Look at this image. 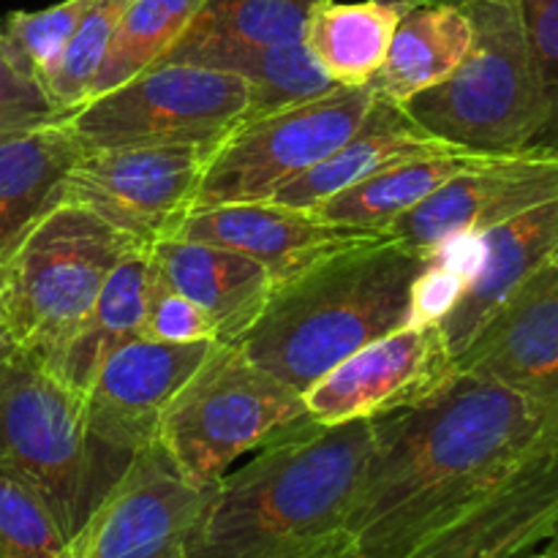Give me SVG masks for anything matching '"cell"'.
<instances>
[{"mask_svg":"<svg viewBox=\"0 0 558 558\" xmlns=\"http://www.w3.org/2000/svg\"><path fill=\"white\" fill-rule=\"evenodd\" d=\"M556 441L558 409L456 371L425 401L376 420L349 518L352 558L403 556Z\"/></svg>","mask_w":558,"mask_h":558,"instance_id":"cell-1","label":"cell"},{"mask_svg":"<svg viewBox=\"0 0 558 558\" xmlns=\"http://www.w3.org/2000/svg\"><path fill=\"white\" fill-rule=\"evenodd\" d=\"M374 447L376 420L305 414L218 480L189 558H352L349 518Z\"/></svg>","mask_w":558,"mask_h":558,"instance_id":"cell-2","label":"cell"},{"mask_svg":"<svg viewBox=\"0 0 558 558\" xmlns=\"http://www.w3.org/2000/svg\"><path fill=\"white\" fill-rule=\"evenodd\" d=\"M428 262L390 238L332 251L272 287L238 347L305 392L365 343L412 322L414 283Z\"/></svg>","mask_w":558,"mask_h":558,"instance_id":"cell-3","label":"cell"},{"mask_svg":"<svg viewBox=\"0 0 558 558\" xmlns=\"http://www.w3.org/2000/svg\"><path fill=\"white\" fill-rule=\"evenodd\" d=\"M125 463L93 439L76 387L20 349L0 357V474L41 496L65 537L80 532Z\"/></svg>","mask_w":558,"mask_h":558,"instance_id":"cell-4","label":"cell"},{"mask_svg":"<svg viewBox=\"0 0 558 558\" xmlns=\"http://www.w3.org/2000/svg\"><path fill=\"white\" fill-rule=\"evenodd\" d=\"M472 47L441 85L403 104L409 118L458 150H532L545 107L518 0H463Z\"/></svg>","mask_w":558,"mask_h":558,"instance_id":"cell-5","label":"cell"},{"mask_svg":"<svg viewBox=\"0 0 558 558\" xmlns=\"http://www.w3.org/2000/svg\"><path fill=\"white\" fill-rule=\"evenodd\" d=\"M134 243L76 202H60L0 262V327L52 368Z\"/></svg>","mask_w":558,"mask_h":558,"instance_id":"cell-6","label":"cell"},{"mask_svg":"<svg viewBox=\"0 0 558 558\" xmlns=\"http://www.w3.org/2000/svg\"><path fill=\"white\" fill-rule=\"evenodd\" d=\"M303 392L218 341L169 403L158 445L199 485H216L234 461L305 417Z\"/></svg>","mask_w":558,"mask_h":558,"instance_id":"cell-7","label":"cell"},{"mask_svg":"<svg viewBox=\"0 0 558 558\" xmlns=\"http://www.w3.org/2000/svg\"><path fill=\"white\" fill-rule=\"evenodd\" d=\"M248 82L199 63L161 60L65 114L85 150L194 145L216 150L248 114Z\"/></svg>","mask_w":558,"mask_h":558,"instance_id":"cell-8","label":"cell"},{"mask_svg":"<svg viewBox=\"0 0 558 558\" xmlns=\"http://www.w3.org/2000/svg\"><path fill=\"white\" fill-rule=\"evenodd\" d=\"M374 101L371 85H338L325 96L243 120L213 150L191 210L270 199L338 150L363 125Z\"/></svg>","mask_w":558,"mask_h":558,"instance_id":"cell-9","label":"cell"},{"mask_svg":"<svg viewBox=\"0 0 558 558\" xmlns=\"http://www.w3.org/2000/svg\"><path fill=\"white\" fill-rule=\"evenodd\" d=\"M216 485H199L161 445L131 456L58 558H189Z\"/></svg>","mask_w":558,"mask_h":558,"instance_id":"cell-10","label":"cell"},{"mask_svg":"<svg viewBox=\"0 0 558 558\" xmlns=\"http://www.w3.org/2000/svg\"><path fill=\"white\" fill-rule=\"evenodd\" d=\"M213 150L194 145H123L85 150L65 180V202L87 207L140 245L178 232L194 207Z\"/></svg>","mask_w":558,"mask_h":558,"instance_id":"cell-11","label":"cell"},{"mask_svg":"<svg viewBox=\"0 0 558 558\" xmlns=\"http://www.w3.org/2000/svg\"><path fill=\"white\" fill-rule=\"evenodd\" d=\"M452 357L439 322H409L319 376L303 392L305 412L325 425L403 412L456 374Z\"/></svg>","mask_w":558,"mask_h":558,"instance_id":"cell-12","label":"cell"},{"mask_svg":"<svg viewBox=\"0 0 558 558\" xmlns=\"http://www.w3.org/2000/svg\"><path fill=\"white\" fill-rule=\"evenodd\" d=\"M216 343L136 338L109 354L85 390L93 439L123 461H131V456L156 445L169 403L205 363Z\"/></svg>","mask_w":558,"mask_h":558,"instance_id":"cell-13","label":"cell"},{"mask_svg":"<svg viewBox=\"0 0 558 558\" xmlns=\"http://www.w3.org/2000/svg\"><path fill=\"white\" fill-rule=\"evenodd\" d=\"M458 374L496 381L558 409V270L526 278L452 357Z\"/></svg>","mask_w":558,"mask_h":558,"instance_id":"cell-14","label":"cell"},{"mask_svg":"<svg viewBox=\"0 0 558 558\" xmlns=\"http://www.w3.org/2000/svg\"><path fill=\"white\" fill-rule=\"evenodd\" d=\"M558 512V441L510 483L398 558H521L548 539Z\"/></svg>","mask_w":558,"mask_h":558,"instance_id":"cell-15","label":"cell"},{"mask_svg":"<svg viewBox=\"0 0 558 558\" xmlns=\"http://www.w3.org/2000/svg\"><path fill=\"white\" fill-rule=\"evenodd\" d=\"M172 238L199 240V243L238 251L265 265L272 281L278 283L332 251L376 240L381 234L330 227L308 210H294L272 199H262L191 210Z\"/></svg>","mask_w":558,"mask_h":558,"instance_id":"cell-16","label":"cell"},{"mask_svg":"<svg viewBox=\"0 0 558 558\" xmlns=\"http://www.w3.org/2000/svg\"><path fill=\"white\" fill-rule=\"evenodd\" d=\"M477 262L445 319L439 322L452 354L461 352L483 322L526 281L554 262L558 251V196L488 232L477 234Z\"/></svg>","mask_w":558,"mask_h":558,"instance_id":"cell-17","label":"cell"},{"mask_svg":"<svg viewBox=\"0 0 558 558\" xmlns=\"http://www.w3.org/2000/svg\"><path fill=\"white\" fill-rule=\"evenodd\" d=\"M158 272L216 327L218 341L238 343L270 300V270L238 251L199 240L167 238L150 245Z\"/></svg>","mask_w":558,"mask_h":558,"instance_id":"cell-18","label":"cell"},{"mask_svg":"<svg viewBox=\"0 0 558 558\" xmlns=\"http://www.w3.org/2000/svg\"><path fill=\"white\" fill-rule=\"evenodd\" d=\"M445 150H458V147L447 145V142L436 140L434 134L420 129L401 104L376 96L363 125L338 150H332L308 172L276 191L270 199L278 205L294 207V210L311 213L316 205L330 199L332 194L381 172V169L396 167L409 158L434 156V153Z\"/></svg>","mask_w":558,"mask_h":558,"instance_id":"cell-19","label":"cell"},{"mask_svg":"<svg viewBox=\"0 0 558 558\" xmlns=\"http://www.w3.org/2000/svg\"><path fill=\"white\" fill-rule=\"evenodd\" d=\"M82 153L65 118L0 140V262L63 202L65 180Z\"/></svg>","mask_w":558,"mask_h":558,"instance_id":"cell-20","label":"cell"},{"mask_svg":"<svg viewBox=\"0 0 558 558\" xmlns=\"http://www.w3.org/2000/svg\"><path fill=\"white\" fill-rule=\"evenodd\" d=\"M163 60L210 65V69H223L243 76L248 82L251 93L245 120L262 118V114L292 107V104L325 96L332 87H338L316 63L303 38L278 44H254L238 41V38L183 36Z\"/></svg>","mask_w":558,"mask_h":558,"instance_id":"cell-21","label":"cell"},{"mask_svg":"<svg viewBox=\"0 0 558 558\" xmlns=\"http://www.w3.org/2000/svg\"><path fill=\"white\" fill-rule=\"evenodd\" d=\"M469 47L472 22L461 3L403 9L385 63L368 85L376 96L403 107L420 93L441 85L461 65Z\"/></svg>","mask_w":558,"mask_h":558,"instance_id":"cell-22","label":"cell"},{"mask_svg":"<svg viewBox=\"0 0 558 558\" xmlns=\"http://www.w3.org/2000/svg\"><path fill=\"white\" fill-rule=\"evenodd\" d=\"M153 281L150 248H134L104 283L93 308L52 363L60 379L85 396L104 360L125 343L145 338V305Z\"/></svg>","mask_w":558,"mask_h":558,"instance_id":"cell-23","label":"cell"},{"mask_svg":"<svg viewBox=\"0 0 558 558\" xmlns=\"http://www.w3.org/2000/svg\"><path fill=\"white\" fill-rule=\"evenodd\" d=\"M480 156L485 153L445 150L434 153V156L409 158V161L381 169V172L338 191L311 213L330 227H347L385 238V232L398 218L414 210L441 183H447L452 174L466 169Z\"/></svg>","mask_w":558,"mask_h":558,"instance_id":"cell-24","label":"cell"},{"mask_svg":"<svg viewBox=\"0 0 558 558\" xmlns=\"http://www.w3.org/2000/svg\"><path fill=\"white\" fill-rule=\"evenodd\" d=\"M403 9L381 0H322L311 9L303 41L336 85L363 87L381 69Z\"/></svg>","mask_w":558,"mask_h":558,"instance_id":"cell-25","label":"cell"},{"mask_svg":"<svg viewBox=\"0 0 558 558\" xmlns=\"http://www.w3.org/2000/svg\"><path fill=\"white\" fill-rule=\"evenodd\" d=\"M205 5L207 0H131L87 98L101 96L140 71L161 63L174 44L189 33Z\"/></svg>","mask_w":558,"mask_h":558,"instance_id":"cell-26","label":"cell"},{"mask_svg":"<svg viewBox=\"0 0 558 558\" xmlns=\"http://www.w3.org/2000/svg\"><path fill=\"white\" fill-rule=\"evenodd\" d=\"M322 0H207L185 36L238 38V41H298L311 9Z\"/></svg>","mask_w":558,"mask_h":558,"instance_id":"cell-27","label":"cell"},{"mask_svg":"<svg viewBox=\"0 0 558 558\" xmlns=\"http://www.w3.org/2000/svg\"><path fill=\"white\" fill-rule=\"evenodd\" d=\"M129 5L131 0H96L82 25L76 27L63 58L58 60L52 74L44 80L49 98L63 114L74 112L76 107L87 101V93H90L93 80L101 69L109 41H112Z\"/></svg>","mask_w":558,"mask_h":558,"instance_id":"cell-28","label":"cell"},{"mask_svg":"<svg viewBox=\"0 0 558 558\" xmlns=\"http://www.w3.org/2000/svg\"><path fill=\"white\" fill-rule=\"evenodd\" d=\"M65 543L41 496L0 474V558H58Z\"/></svg>","mask_w":558,"mask_h":558,"instance_id":"cell-29","label":"cell"},{"mask_svg":"<svg viewBox=\"0 0 558 558\" xmlns=\"http://www.w3.org/2000/svg\"><path fill=\"white\" fill-rule=\"evenodd\" d=\"M96 0H60L38 11H14L5 16L3 33L14 44L16 52L27 60L38 80H47L63 58L65 47L74 38L76 27L87 16Z\"/></svg>","mask_w":558,"mask_h":558,"instance_id":"cell-30","label":"cell"},{"mask_svg":"<svg viewBox=\"0 0 558 558\" xmlns=\"http://www.w3.org/2000/svg\"><path fill=\"white\" fill-rule=\"evenodd\" d=\"M65 118L0 27V140Z\"/></svg>","mask_w":558,"mask_h":558,"instance_id":"cell-31","label":"cell"},{"mask_svg":"<svg viewBox=\"0 0 558 558\" xmlns=\"http://www.w3.org/2000/svg\"><path fill=\"white\" fill-rule=\"evenodd\" d=\"M543 90L545 120L532 150L558 153V0H518Z\"/></svg>","mask_w":558,"mask_h":558,"instance_id":"cell-32","label":"cell"},{"mask_svg":"<svg viewBox=\"0 0 558 558\" xmlns=\"http://www.w3.org/2000/svg\"><path fill=\"white\" fill-rule=\"evenodd\" d=\"M142 336L150 338V341L167 343L218 341L216 327L210 325V319L158 272L156 262H153V281L150 292H147Z\"/></svg>","mask_w":558,"mask_h":558,"instance_id":"cell-33","label":"cell"},{"mask_svg":"<svg viewBox=\"0 0 558 558\" xmlns=\"http://www.w3.org/2000/svg\"><path fill=\"white\" fill-rule=\"evenodd\" d=\"M381 3L401 5V9H412V5H434V3H463V0H381Z\"/></svg>","mask_w":558,"mask_h":558,"instance_id":"cell-34","label":"cell"},{"mask_svg":"<svg viewBox=\"0 0 558 558\" xmlns=\"http://www.w3.org/2000/svg\"><path fill=\"white\" fill-rule=\"evenodd\" d=\"M545 548H558V512L554 515V521H550L548 539H545Z\"/></svg>","mask_w":558,"mask_h":558,"instance_id":"cell-35","label":"cell"},{"mask_svg":"<svg viewBox=\"0 0 558 558\" xmlns=\"http://www.w3.org/2000/svg\"><path fill=\"white\" fill-rule=\"evenodd\" d=\"M521 558H558V548H545V550H537V554H526Z\"/></svg>","mask_w":558,"mask_h":558,"instance_id":"cell-36","label":"cell"},{"mask_svg":"<svg viewBox=\"0 0 558 558\" xmlns=\"http://www.w3.org/2000/svg\"><path fill=\"white\" fill-rule=\"evenodd\" d=\"M11 349H14V347H11V341H9V338H5L3 327H0V357H3L5 352H11Z\"/></svg>","mask_w":558,"mask_h":558,"instance_id":"cell-37","label":"cell"},{"mask_svg":"<svg viewBox=\"0 0 558 558\" xmlns=\"http://www.w3.org/2000/svg\"><path fill=\"white\" fill-rule=\"evenodd\" d=\"M554 265H556V270H558V251H556V256H554Z\"/></svg>","mask_w":558,"mask_h":558,"instance_id":"cell-38","label":"cell"}]
</instances>
